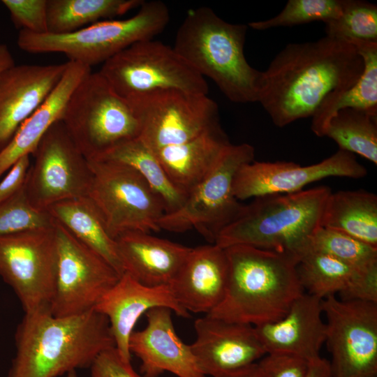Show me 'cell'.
<instances>
[{
  "label": "cell",
  "instance_id": "obj_1",
  "mask_svg": "<svg viewBox=\"0 0 377 377\" xmlns=\"http://www.w3.org/2000/svg\"><path fill=\"white\" fill-rule=\"evenodd\" d=\"M364 61L349 42L324 36L288 44L261 71L257 102L273 124L284 127L311 117L331 93L354 84Z\"/></svg>",
  "mask_w": 377,
  "mask_h": 377
},
{
  "label": "cell",
  "instance_id": "obj_2",
  "mask_svg": "<svg viewBox=\"0 0 377 377\" xmlns=\"http://www.w3.org/2000/svg\"><path fill=\"white\" fill-rule=\"evenodd\" d=\"M15 341L7 377H57L90 367L115 347L108 319L94 309L68 317L54 316L50 309L24 313Z\"/></svg>",
  "mask_w": 377,
  "mask_h": 377
},
{
  "label": "cell",
  "instance_id": "obj_3",
  "mask_svg": "<svg viewBox=\"0 0 377 377\" xmlns=\"http://www.w3.org/2000/svg\"><path fill=\"white\" fill-rule=\"evenodd\" d=\"M225 250L228 263L226 291L207 315L252 326L264 325L281 318L305 293L295 257L247 245Z\"/></svg>",
  "mask_w": 377,
  "mask_h": 377
},
{
  "label": "cell",
  "instance_id": "obj_4",
  "mask_svg": "<svg viewBox=\"0 0 377 377\" xmlns=\"http://www.w3.org/2000/svg\"><path fill=\"white\" fill-rule=\"evenodd\" d=\"M330 187L320 186L285 194L255 198L217 235L221 248L247 245L285 253L298 260L309 250L312 234L320 227Z\"/></svg>",
  "mask_w": 377,
  "mask_h": 377
},
{
  "label": "cell",
  "instance_id": "obj_5",
  "mask_svg": "<svg viewBox=\"0 0 377 377\" xmlns=\"http://www.w3.org/2000/svg\"><path fill=\"white\" fill-rule=\"evenodd\" d=\"M248 25L231 24L211 8L191 10L179 27L174 49L230 101L257 102L261 71L244 53Z\"/></svg>",
  "mask_w": 377,
  "mask_h": 377
},
{
  "label": "cell",
  "instance_id": "obj_6",
  "mask_svg": "<svg viewBox=\"0 0 377 377\" xmlns=\"http://www.w3.org/2000/svg\"><path fill=\"white\" fill-rule=\"evenodd\" d=\"M169 20L165 3L144 1L135 15L129 18L103 20L61 34L20 30L17 43L29 53H62L69 61L91 68L105 63L137 42L152 39L164 30Z\"/></svg>",
  "mask_w": 377,
  "mask_h": 377
},
{
  "label": "cell",
  "instance_id": "obj_7",
  "mask_svg": "<svg viewBox=\"0 0 377 377\" xmlns=\"http://www.w3.org/2000/svg\"><path fill=\"white\" fill-rule=\"evenodd\" d=\"M61 121L89 161L100 158L140 134L139 121L128 103L99 72H91L77 85Z\"/></svg>",
  "mask_w": 377,
  "mask_h": 377
},
{
  "label": "cell",
  "instance_id": "obj_8",
  "mask_svg": "<svg viewBox=\"0 0 377 377\" xmlns=\"http://www.w3.org/2000/svg\"><path fill=\"white\" fill-rule=\"evenodd\" d=\"M89 163L91 180L87 197L113 239L128 231L161 230L164 203L138 171L111 160H89Z\"/></svg>",
  "mask_w": 377,
  "mask_h": 377
},
{
  "label": "cell",
  "instance_id": "obj_9",
  "mask_svg": "<svg viewBox=\"0 0 377 377\" xmlns=\"http://www.w3.org/2000/svg\"><path fill=\"white\" fill-rule=\"evenodd\" d=\"M254 147L247 143L229 145L208 175L187 195L177 210L165 213L160 229L182 232L195 229L211 244L218 233L240 213L244 205L234 196L237 170L253 161Z\"/></svg>",
  "mask_w": 377,
  "mask_h": 377
},
{
  "label": "cell",
  "instance_id": "obj_10",
  "mask_svg": "<svg viewBox=\"0 0 377 377\" xmlns=\"http://www.w3.org/2000/svg\"><path fill=\"white\" fill-rule=\"evenodd\" d=\"M98 72L124 99L160 89L208 92L205 77L174 47L152 39L130 45L103 63Z\"/></svg>",
  "mask_w": 377,
  "mask_h": 377
},
{
  "label": "cell",
  "instance_id": "obj_11",
  "mask_svg": "<svg viewBox=\"0 0 377 377\" xmlns=\"http://www.w3.org/2000/svg\"><path fill=\"white\" fill-rule=\"evenodd\" d=\"M126 100L139 121V138L154 151L220 125L218 105L207 94L168 89Z\"/></svg>",
  "mask_w": 377,
  "mask_h": 377
},
{
  "label": "cell",
  "instance_id": "obj_12",
  "mask_svg": "<svg viewBox=\"0 0 377 377\" xmlns=\"http://www.w3.org/2000/svg\"><path fill=\"white\" fill-rule=\"evenodd\" d=\"M57 260L54 225L0 235V276L15 293L24 313L50 309Z\"/></svg>",
  "mask_w": 377,
  "mask_h": 377
},
{
  "label": "cell",
  "instance_id": "obj_13",
  "mask_svg": "<svg viewBox=\"0 0 377 377\" xmlns=\"http://www.w3.org/2000/svg\"><path fill=\"white\" fill-rule=\"evenodd\" d=\"M322 309L332 377H376L377 302L331 295Z\"/></svg>",
  "mask_w": 377,
  "mask_h": 377
},
{
  "label": "cell",
  "instance_id": "obj_14",
  "mask_svg": "<svg viewBox=\"0 0 377 377\" xmlns=\"http://www.w3.org/2000/svg\"><path fill=\"white\" fill-rule=\"evenodd\" d=\"M33 156L25 188L36 208L47 211L55 203L87 196L91 180L89 161L61 121L48 129Z\"/></svg>",
  "mask_w": 377,
  "mask_h": 377
},
{
  "label": "cell",
  "instance_id": "obj_15",
  "mask_svg": "<svg viewBox=\"0 0 377 377\" xmlns=\"http://www.w3.org/2000/svg\"><path fill=\"white\" fill-rule=\"evenodd\" d=\"M54 230L58 260L51 313L56 317L83 314L94 309L121 275L56 221Z\"/></svg>",
  "mask_w": 377,
  "mask_h": 377
},
{
  "label": "cell",
  "instance_id": "obj_16",
  "mask_svg": "<svg viewBox=\"0 0 377 377\" xmlns=\"http://www.w3.org/2000/svg\"><path fill=\"white\" fill-rule=\"evenodd\" d=\"M367 175V170L357 161L355 154L341 149L319 163L305 166L288 161H253L236 172L232 193L237 200H243L297 192L327 177L360 179Z\"/></svg>",
  "mask_w": 377,
  "mask_h": 377
},
{
  "label": "cell",
  "instance_id": "obj_17",
  "mask_svg": "<svg viewBox=\"0 0 377 377\" xmlns=\"http://www.w3.org/2000/svg\"><path fill=\"white\" fill-rule=\"evenodd\" d=\"M195 341L191 344L204 375L217 377L257 362L266 352L251 325L209 315L195 320Z\"/></svg>",
  "mask_w": 377,
  "mask_h": 377
},
{
  "label": "cell",
  "instance_id": "obj_18",
  "mask_svg": "<svg viewBox=\"0 0 377 377\" xmlns=\"http://www.w3.org/2000/svg\"><path fill=\"white\" fill-rule=\"evenodd\" d=\"M172 311L155 307L145 314L147 324L133 331L129 350L141 361L142 377H158L165 371L178 377H207L199 369L190 345L175 332Z\"/></svg>",
  "mask_w": 377,
  "mask_h": 377
},
{
  "label": "cell",
  "instance_id": "obj_19",
  "mask_svg": "<svg viewBox=\"0 0 377 377\" xmlns=\"http://www.w3.org/2000/svg\"><path fill=\"white\" fill-rule=\"evenodd\" d=\"M67 65L14 64L0 72V151L57 86Z\"/></svg>",
  "mask_w": 377,
  "mask_h": 377
},
{
  "label": "cell",
  "instance_id": "obj_20",
  "mask_svg": "<svg viewBox=\"0 0 377 377\" xmlns=\"http://www.w3.org/2000/svg\"><path fill=\"white\" fill-rule=\"evenodd\" d=\"M155 307L168 308L183 318L190 316L177 302L170 286H145L126 272L95 306L94 310L108 319L115 348L124 360L131 361L129 339L137 321Z\"/></svg>",
  "mask_w": 377,
  "mask_h": 377
},
{
  "label": "cell",
  "instance_id": "obj_21",
  "mask_svg": "<svg viewBox=\"0 0 377 377\" xmlns=\"http://www.w3.org/2000/svg\"><path fill=\"white\" fill-rule=\"evenodd\" d=\"M322 300L304 293L279 320L253 326L266 353L292 354L309 362L321 357L326 337Z\"/></svg>",
  "mask_w": 377,
  "mask_h": 377
},
{
  "label": "cell",
  "instance_id": "obj_22",
  "mask_svg": "<svg viewBox=\"0 0 377 377\" xmlns=\"http://www.w3.org/2000/svg\"><path fill=\"white\" fill-rule=\"evenodd\" d=\"M228 276L225 249L211 244L191 249L170 287L186 311L207 315L222 300Z\"/></svg>",
  "mask_w": 377,
  "mask_h": 377
},
{
  "label": "cell",
  "instance_id": "obj_23",
  "mask_svg": "<svg viewBox=\"0 0 377 377\" xmlns=\"http://www.w3.org/2000/svg\"><path fill=\"white\" fill-rule=\"evenodd\" d=\"M115 241L124 273L153 287L170 286L192 249L140 231L124 232Z\"/></svg>",
  "mask_w": 377,
  "mask_h": 377
},
{
  "label": "cell",
  "instance_id": "obj_24",
  "mask_svg": "<svg viewBox=\"0 0 377 377\" xmlns=\"http://www.w3.org/2000/svg\"><path fill=\"white\" fill-rule=\"evenodd\" d=\"M297 269L304 292L321 300L339 294L341 300L377 302V272L311 251L300 259Z\"/></svg>",
  "mask_w": 377,
  "mask_h": 377
},
{
  "label": "cell",
  "instance_id": "obj_25",
  "mask_svg": "<svg viewBox=\"0 0 377 377\" xmlns=\"http://www.w3.org/2000/svg\"><path fill=\"white\" fill-rule=\"evenodd\" d=\"M91 72V68L86 65L68 61L66 69L57 86L0 151V177L21 157L33 155L48 129L61 121L73 92Z\"/></svg>",
  "mask_w": 377,
  "mask_h": 377
},
{
  "label": "cell",
  "instance_id": "obj_26",
  "mask_svg": "<svg viewBox=\"0 0 377 377\" xmlns=\"http://www.w3.org/2000/svg\"><path fill=\"white\" fill-rule=\"evenodd\" d=\"M230 144L219 125L188 141L154 153L172 184L186 195L208 175Z\"/></svg>",
  "mask_w": 377,
  "mask_h": 377
},
{
  "label": "cell",
  "instance_id": "obj_27",
  "mask_svg": "<svg viewBox=\"0 0 377 377\" xmlns=\"http://www.w3.org/2000/svg\"><path fill=\"white\" fill-rule=\"evenodd\" d=\"M47 211L75 238L104 258L116 271L124 274L116 241L88 197L64 200Z\"/></svg>",
  "mask_w": 377,
  "mask_h": 377
},
{
  "label": "cell",
  "instance_id": "obj_28",
  "mask_svg": "<svg viewBox=\"0 0 377 377\" xmlns=\"http://www.w3.org/2000/svg\"><path fill=\"white\" fill-rule=\"evenodd\" d=\"M364 61V71L351 87L329 94L313 113L311 128L324 137L327 124L340 110L354 108L377 112V43L350 42Z\"/></svg>",
  "mask_w": 377,
  "mask_h": 377
},
{
  "label": "cell",
  "instance_id": "obj_29",
  "mask_svg": "<svg viewBox=\"0 0 377 377\" xmlns=\"http://www.w3.org/2000/svg\"><path fill=\"white\" fill-rule=\"evenodd\" d=\"M320 226L377 247V195L363 190L332 192Z\"/></svg>",
  "mask_w": 377,
  "mask_h": 377
},
{
  "label": "cell",
  "instance_id": "obj_30",
  "mask_svg": "<svg viewBox=\"0 0 377 377\" xmlns=\"http://www.w3.org/2000/svg\"><path fill=\"white\" fill-rule=\"evenodd\" d=\"M142 0H47V33H71L140 7Z\"/></svg>",
  "mask_w": 377,
  "mask_h": 377
},
{
  "label": "cell",
  "instance_id": "obj_31",
  "mask_svg": "<svg viewBox=\"0 0 377 377\" xmlns=\"http://www.w3.org/2000/svg\"><path fill=\"white\" fill-rule=\"evenodd\" d=\"M98 159L121 162L138 171L162 199L165 213L177 210L186 198L172 184L154 151L139 138L118 145Z\"/></svg>",
  "mask_w": 377,
  "mask_h": 377
},
{
  "label": "cell",
  "instance_id": "obj_32",
  "mask_svg": "<svg viewBox=\"0 0 377 377\" xmlns=\"http://www.w3.org/2000/svg\"><path fill=\"white\" fill-rule=\"evenodd\" d=\"M324 136L333 140L339 149L357 154L377 165V112L340 110L330 120Z\"/></svg>",
  "mask_w": 377,
  "mask_h": 377
},
{
  "label": "cell",
  "instance_id": "obj_33",
  "mask_svg": "<svg viewBox=\"0 0 377 377\" xmlns=\"http://www.w3.org/2000/svg\"><path fill=\"white\" fill-rule=\"evenodd\" d=\"M310 251L328 255L366 272H377V247L335 230L319 227L309 238Z\"/></svg>",
  "mask_w": 377,
  "mask_h": 377
},
{
  "label": "cell",
  "instance_id": "obj_34",
  "mask_svg": "<svg viewBox=\"0 0 377 377\" xmlns=\"http://www.w3.org/2000/svg\"><path fill=\"white\" fill-rule=\"evenodd\" d=\"M325 24L327 36L349 43H377V6L370 2L343 0L341 14Z\"/></svg>",
  "mask_w": 377,
  "mask_h": 377
},
{
  "label": "cell",
  "instance_id": "obj_35",
  "mask_svg": "<svg viewBox=\"0 0 377 377\" xmlns=\"http://www.w3.org/2000/svg\"><path fill=\"white\" fill-rule=\"evenodd\" d=\"M343 0H289L276 16L252 22L253 29L264 31L272 28L293 27L314 21L324 23L337 18L341 13Z\"/></svg>",
  "mask_w": 377,
  "mask_h": 377
},
{
  "label": "cell",
  "instance_id": "obj_36",
  "mask_svg": "<svg viewBox=\"0 0 377 377\" xmlns=\"http://www.w3.org/2000/svg\"><path fill=\"white\" fill-rule=\"evenodd\" d=\"M54 223L47 211L38 209L31 204L25 184L15 195L0 202V235L50 228Z\"/></svg>",
  "mask_w": 377,
  "mask_h": 377
},
{
  "label": "cell",
  "instance_id": "obj_37",
  "mask_svg": "<svg viewBox=\"0 0 377 377\" xmlns=\"http://www.w3.org/2000/svg\"><path fill=\"white\" fill-rule=\"evenodd\" d=\"M15 26L34 34L47 33V0H2Z\"/></svg>",
  "mask_w": 377,
  "mask_h": 377
},
{
  "label": "cell",
  "instance_id": "obj_38",
  "mask_svg": "<svg viewBox=\"0 0 377 377\" xmlns=\"http://www.w3.org/2000/svg\"><path fill=\"white\" fill-rule=\"evenodd\" d=\"M257 364L264 377H306L309 362L299 356L267 353Z\"/></svg>",
  "mask_w": 377,
  "mask_h": 377
},
{
  "label": "cell",
  "instance_id": "obj_39",
  "mask_svg": "<svg viewBox=\"0 0 377 377\" xmlns=\"http://www.w3.org/2000/svg\"><path fill=\"white\" fill-rule=\"evenodd\" d=\"M92 377H142L131 361L124 360L115 347L102 352L90 367Z\"/></svg>",
  "mask_w": 377,
  "mask_h": 377
},
{
  "label": "cell",
  "instance_id": "obj_40",
  "mask_svg": "<svg viewBox=\"0 0 377 377\" xmlns=\"http://www.w3.org/2000/svg\"><path fill=\"white\" fill-rule=\"evenodd\" d=\"M30 156L26 155L17 160L0 182V202L15 195L24 186L31 166Z\"/></svg>",
  "mask_w": 377,
  "mask_h": 377
},
{
  "label": "cell",
  "instance_id": "obj_41",
  "mask_svg": "<svg viewBox=\"0 0 377 377\" xmlns=\"http://www.w3.org/2000/svg\"><path fill=\"white\" fill-rule=\"evenodd\" d=\"M306 377H332L330 362L323 357L309 362Z\"/></svg>",
  "mask_w": 377,
  "mask_h": 377
},
{
  "label": "cell",
  "instance_id": "obj_42",
  "mask_svg": "<svg viewBox=\"0 0 377 377\" xmlns=\"http://www.w3.org/2000/svg\"><path fill=\"white\" fill-rule=\"evenodd\" d=\"M217 377H264L257 362Z\"/></svg>",
  "mask_w": 377,
  "mask_h": 377
},
{
  "label": "cell",
  "instance_id": "obj_43",
  "mask_svg": "<svg viewBox=\"0 0 377 377\" xmlns=\"http://www.w3.org/2000/svg\"><path fill=\"white\" fill-rule=\"evenodd\" d=\"M14 64L15 61L8 47L0 43V72Z\"/></svg>",
  "mask_w": 377,
  "mask_h": 377
},
{
  "label": "cell",
  "instance_id": "obj_44",
  "mask_svg": "<svg viewBox=\"0 0 377 377\" xmlns=\"http://www.w3.org/2000/svg\"><path fill=\"white\" fill-rule=\"evenodd\" d=\"M66 374V377H77L75 370L71 371Z\"/></svg>",
  "mask_w": 377,
  "mask_h": 377
}]
</instances>
